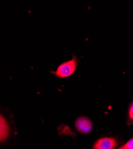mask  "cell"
I'll return each mask as SVG.
<instances>
[{"mask_svg": "<svg viewBox=\"0 0 133 149\" xmlns=\"http://www.w3.org/2000/svg\"><path fill=\"white\" fill-rule=\"evenodd\" d=\"M77 60L75 56L73 58L60 64L55 72H52L57 77L65 78L72 75L77 68Z\"/></svg>", "mask_w": 133, "mask_h": 149, "instance_id": "obj_1", "label": "cell"}, {"mask_svg": "<svg viewBox=\"0 0 133 149\" xmlns=\"http://www.w3.org/2000/svg\"><path fill=\"white\" fill-rule=\"evenodd\" d=\"M118 144L117 140L114 138H102L94 143L93 149H114Z\"/></svg>", "mask_w": 133, "mask_h": 149, "instance_id": "obj_2", "label": "cell"}, {"mask_svg": "<svg viewBox=\"0 0 133 149\" xmlns=\"http://www.w3.org/2000/svg\"><path fill=\"white\" fill-rule=\"evenodd\" d=\"M75 125L77 130L82 134L90 132L93 128L91 120L86 117L78 118L75 121Z\"/></svg>", "mask_w": 133, "mask_h": 149, "instance_id": "obj_3", "label": "cell"}, {"mask_svg": "<svg viewBox=\"0 0 133 149\" xmlns=\"http://www.w3.org/2000/svg\"><path fill=\"white\" fill-rule=\"evenodd\" d=\"M0 125H1V132H0V136H1V141H4L8 135L9 133V127L8 125L3 116H1V119H0Z\"/></svg>", "mask_w": 133, "mask_h": 149, "instance_id": "obj_4", "label": "cell"}, {"mask_svg": "<svg viewBox=\"0 0 133 149\" xmlns=\"http://www.w3.org/2000/svg\"><path fill=\"white\" fill-rule=\"evenodd\" d=\"M128 119L130 121L133 122V103L130 105L129 108Z\"/></svg>", "mask_w": 133, "mask_h": 149, "instance_id": "obj_5", "label": "cell"}, {"mask_svg": "<svg viewBox=\"0 0 133 149\" xmlns=\"http://www.w3.org/2000/svg\"><path fill=\"white\" fill-rule=\"evenodd\" d=\"M123 147L124 149H133V139L129 140Z\"/></svg>", "mask_w": 133, "mask_h": 149, "instance_id": "obj_6", "label": "cell"}, {"mask_svg": "<svg viewBox=\"0 0 133 149\" xmlns=\"http://www.w3.org/2000/svg\"><path fill=\"white\" fill-rule=\"evenodd\" d=\"M119 149H124V147H123H123H120V148H119Z\"/></svg>", "mask_w": 133, "mask_h": 149, "instance_id": "obj_7", "label": "cell"}]
</instances>
